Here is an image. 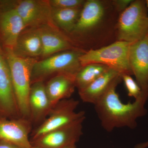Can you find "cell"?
<instances>
[{
	"instance_id": "obj_1",
	"label": "cell",
	"mask_w": 148,
	"mask_h": 148,
	"mask_svg": "<svg viewBox=\"0 0 148 148\" xmlns=\"http://www.w3.org/2000/svg\"><path fill=\"white\" fill-rule=\"evenodd\" d=\"M121 80V75L118 77L94 105L102 126L108 132L119 127L135 128L138 119L147 113L148 93L142 92L141 97L132 103H123L116 91Z\"/></svg>"
},
{
	"instance_id": "obj_2",
	"label": "cell",
	"mask_w": 148,
	"mask_h": 148,
	"mask_svg": "<svg viewBox=\"0 0 148 148\" xmlns=\"http://www.w3.org/2000/svg\"><path fill=\"white\" fill-rule=\"evenodd\" d=\"M5 54L10 70L19 116L31 121L29 99L32 70L35 58H26L15 55L12 49L5 48Z\"/></svg>"
},
{
	"instance_id": "obj_3",
	"label": "cell",
	"mask_w": 148,
	"mask_h": 148,
	"mask_svg": "<svg viewBox=\"0 0 148 148\" xmlns=\"http://www.w3.org/2000/svg\"><path fill=\"white\" fill-rule=\"evenodd\" d=\"M85 51L73 49L37 61L32 70L31 84L43 82L49 77L64 74L75 76L82 66L80 57Z\"/></svg>"
},
{
	"instance_id": "obj_4",
	"label": "cell",
	"mask_w": 148,
	"mask_h": 148,
	"mask_svg": "<svg viewBox=\"0 0 148 148\" xmlns=\"http://www.w3.org/2000/svg\"><path fill=\"white\" fill-rule=\"evenodd\" d=\"M118 40L133 43L148 33V10L145 0H133L121 13L117 24Z\"/></svg>"
},
{
	"instance_id": "obj_5",
	"label": "cell",
	"mask_w": 148,
	"mask_h": 148,
	"mask_svg": "<svg viewBox=\"0 0 148 148\" xmlns=\"http://www.w3.org/2000/svg\"><path fill=\"white\" fill-rule=\"evenodd\" d=\"M132 43L119 41L97 49H90L80 57L81 66L98 64L106 65L121 76L132 75L129 62L130 46Z\"/></svg>"
},
{
	"instance_id": "obj_6",
	"label": "cell",
	"mask_w": 148,
	"mask_h": 148,
	"mask_svg": "<svg viewBox=\"0 0 148 148\" xmlns=\"http://www.w3.org/2000/svg\"><path fill=\"white\" fill-rule=\"evenodd\" d=\"M79 104V102L73 98L64 99L57 103L51 110L45 120L32 132L30 141L52 130L84 121V111H75Z\"/></svg>"
},
{
	"instance_id": "obj_7",
	"label": "cell",
	"mask_w": 148,
	"mask_h": 148,
	"mask_svg": "<svg viewBox=\"0 0 148 148\" xmlns=\"http://www.w3.org/2000/svg\"><path fill=\"white\" fill-rule=\"evenodd\" d=\"M14 8L20 15L26 28H37L53 23L49 1L21 0L16 1Z\"/></svg>"
},
{
	"instance_id": "obj_8",
	"label": "cell",
	"mask_w": 148,
	"mask_h": 148,
	"mask_svg": "<svg viewBox=\"0 0 148 148\" xmlns=\"http://www.w3.org/2000/svg\"><path fill=\"white\" fill-rule=\"evenodd\" d=\"M83 122H78L47 132L31 140L32 145L40 148H63L76 144L82 135Z\"/></svg>"
},
{
	"instance_id": "obj_9",
	"label": "cell",
	"mask_w": 148,
	"mask_h": 148,
	"mask_svg": "<svg viewBox=\"0 0 148 148\" xmlns=\"http://www.w3.org/2000/svg\"><path fill=\"white\" fill-rule=\"evenodd\" d=\"M129 62L142 92L148 93V33L143 39L131 44Z\"/></svg>"
},
{
	"instance_id": "obj_10",
	"label": "cell",
	"mask_w": 148,
	"mask_h": 148,
	"mask_svg": "<svg viewBox=\"0 0 148 148\" xmlns=\"http://www.w3.org/2000/svg\"><path fill=\"white\" fill-rule=\"evenodd\" d=\"M32 122L20 118L19 119H0V141L14 144L22 148H32L29 138Z\"/></svg>"
},
{
	"instance_id": "obj_11",
	"label": "cell",
	"mask_w": 148,
	"mask_h": 148,
	"mask_svg": "<svg viewBox=\"0 0 148 148\" xmlns=\"http://www.w3.org/2000/svg\"><path fill=\"white\" fill-rule=\"evenodd\" d=\"M38 29L42 44L41 56L43 59L74 49L70 39L64 34L54 23L45 24Z\"/></svg>"
},
{
	"instance_id": "obj_12",
	"label": "cell",
	"mask_w": 148,
	"mask_h": 148,
	"mask_svg": "<svg viewBox=\"0 0 148 148\" xmlns=\"http://www.w3.org/2000/svg\"><path fill=\"white\" fill-rule=\"evenodd\" d=\"M106 9L103 2L99 0L86 1L79 18L71 34L82 36L95 30L103 21Z\"/></svg>"
},
{
	"instance_id": "obj_13",
	"label": "cell",
	"mask_w": 148,
	"mask_h": 148,
	"mask_svg": "<svg viewBox=\"0 0 148 148\" xmlns=\"http://www.w3.org/2000/svg\"><path fill=\"white\" fill-rule=\"evenodd\" d=\"M0 109L9 115H19L5 54L0 47Z\"/></svg>"
},
{
	"instance_id": "obj_14",
	"label": "cell",
	"mask_w": 148,
	"mask_h": 148,
	"mask_svg": "<svg viewBox=\"0 0 148 148\" xmlns=\"http://www.w3.org/2000/svg\"><path fill=\"white\" fill-rule=\"evenodd\" d=\"M26 28L24 21L14 8L0 14V34L5 48L13 49Z\"/></svg>"
},
{
	"instance_id": "obj_15",
	"label": "cell",
	"mask_w": 148,
	"mask_h": 148,
	"mask_svg": "<svg viewBox=\"0 0 148 148\" xmlns=\"http://www.w3.org/2000/svg\"><path fill=\"white\" fill-rule=\"evenodd\" d=\"M29 104L31 121L41 123L53 108L47 94L45 84L43 82H37L31 85Z\"/></svg>"
},
{
	"instance_id": "obj_16",
	"label": "cell",
	"mask_w": 148,
	"mask_h": 148,
	"mask_svg": "<svg viewBox=\"0 0 148 148\" xmlns=\"http://www.w3.org/2000/svg\"><path fill=\"white\" fill-rule=\"evenodd\" d=\"M75 76L60 74L56 75L45 84L47 94L52 107L62 100L69 99L75 90Z\"/></svg>"
},
{
	"instance_id": "obj_17",
	"label": "cell",
	"mask_w": 148,
	"mask_h": 148,
	"mask_svg": "<svg viewBox=\"0 0 148 148\" xmlns=\"http://www.w3.org/2000/svg\"><path fill=\"white\" fill-rule=\"evenodd\" d=\"M12 50L15 55L22 58H36L41 56L42 44L38 28L23 31Z\"/></svg>"
},
{
	"instance_id": "obj_18",
	"label": "cell",
	"mask_w": 148,
	"mask_h": 148,
	"mask_svg": "<svg viewBox=\"0 0 148 148\" xmlns=\"http://www.w3.org/2000/svg\"><path fill=\"white\" fill-rule=\"evenodd\" d=\"M121 75L115 70L110 69L83 90L78 91L81 99L85 103H96L104 95L114 80Z\"/></svg>"
},
{
	"instance_id": "obj_19",
	"label": "cell",
	"mask_w": 148,
	"mask_h": 148,
	"mask_svg": "<svg viewBox=\"0 0 148 148\" xmlns=\"http://www.w3.org/2000/svg\"><path fill=\"white\" fill-rule=\"evenodd\" d=\"M81 8L57 9L52 8V21L58 29L71 34L79 18Z\"/></svg>"
},
{
	"instance_id": "obj_20",
	"label": "cell",
	"mask_w": 148,
	"mask_h": 148,
	"mask_svg": "<svg viewBox=\"0 0 148 148\" xmlns=\"http://www.w3.org/2000/svg\"><path fill=\"white\" fill-rule=\"evenodd\" d=\"M110 69L106 65L98 64L82 66L75 76L76 88L78 91L83 90Z\"/></svg>"
},
{
	"instance_id": "obj_21",
	"label": "cell",
	"mask_w": 148,
	"mask_h": 148,
	"mask_svg": "<svg viewBox=\"0 0 148 148\" xmlns=\"http://www.w3.org/2000/svg\"><path fill=\"white\" fill-rule=\"evenodd\" d=\"M122 79L123 80L125 85L128 92V96L133 97L135 98V100L141 97L142 94L141 88L130 75L127 74L122 75Z\"/></svg>"
},
{
	"instance_id": "obj_22",
	"label": "cell",
	"mask_w": 148,
	"mask_h": 148,
	"mask_svg": "<svg viewBox=\"0 0 148 148\" xmlns=\"http://www.w3.org/2000/svg\"><path fill=\"white\" fill-rule=\"evenodd\" d=\"M49 1L51 8L57 9L81 8L86 1L84 0H49Z\"/></svg>"
},
{
	"instance_id": "obj_23",
	"label": "cell",
	"mask_w": 148,
	"mask_h": 148,
	"mask_svg": "<svg viewBox=\"0 0 148 148\" xmlns=\"http://www.w3.org/2000/svg\"><path fill=\"white\" fill-rule=\"evenodd\" d=\"M133 0H114L112 1L113 5L116 10L121 13L128 7Z\"/></svg>"
},
{
	"instance_id": "obj_24",
	"label": "cell",
	"mask_w": 148,
	"mask_h": 148,
	"mask_svg": "<svg viewBox=\"0 0 148 148\" xmlns=\"http://www.w3.org/2000/svg\"><path fill=\"white\" fill-rule=\"evenodd\" d=\"M0 148H22L12 143L0 141Z\"/></svg>"
},
{
	"instance_id": "obj_25",
	"label": "cell",
	"mask_w": 148,
	"mask_h": 148,
	"mask_svg": "<svg viewBox=\"0 0 148 148\" xmlns=\"http://www.w3.org/2000/svg\"><path fill=\"white\" fill-rule=\"evenodd\" d=\"M148 147V141L140 143L135 146V148H146Z\"/></svg>"
},
{
	"instance_id": "obj_26",
	"label": "cell",
	"mask_w": 148,
	"mask_h": 148,
	"mask_svg": "<svg viewBox=\"0 0 148 148\" xmlns=\"http://www.w3.org/2000/svg\"><path fill=\"white\" fill-rule=\"evenodd\" d=\"M63 148H76V144H73Z\"/></svg>"
},
{
	"instance_id": "obj_27",
	"label": "cell",
	"mask_w": 148,
	"mask_h": 148,
	"mask_svg": "<svg viewBox=\"0 0 148 148\" xmlns=\"http://www.w3.org/2000/svg\"><path fill=\"white\" fill-rule=\"evenodd\" d=\"M146 4H147V8L148 10V0H146Z\"/></svg>"
},
{
	"instance_id": "obj_28",
	"label": "cell",
	"mask_w": 148,
	"mask_h": 148,
	"mask_svg": "<svg viewBox=\"0 0 148 148\" xmlns=\"http://www.w3.org/2000/svg\"><path fill=\"white\" fill-rule=\"evenodd\" d=\"M32 148H40L37 147H32Z\"/></svg>"
}]
</instances>
